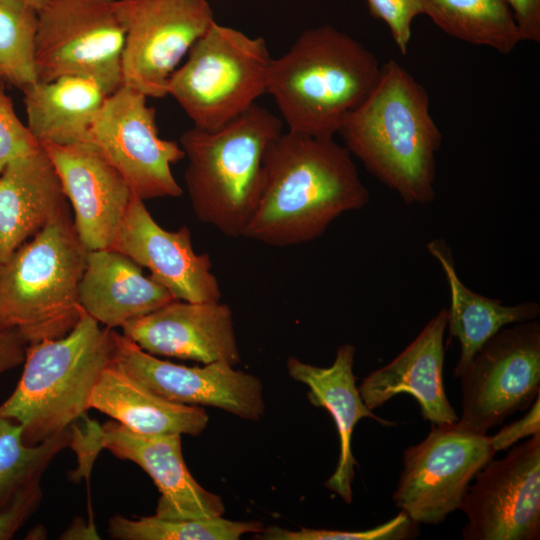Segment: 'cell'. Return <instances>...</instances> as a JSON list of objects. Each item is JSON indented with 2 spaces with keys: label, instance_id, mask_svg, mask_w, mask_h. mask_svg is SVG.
<instances>
[{
  "label": "cell",
  "instance_id": "cell-32",
  "mask_svg": "<svg viewBox=\"0 0 540 540\" xmlns=\"http://www.w3.org/2000/svg\"><path fill=\"white\" fill-rule=\"evenodd\" d=\"M370 14L384 22L401 54L408 51L412 23L422 14L420 0H366Z\"/></svg>",
  "mask_w": 540,
  "mask_h": 540
},
{
  "label": "cell",
  "instance_id": "cell-8",
  "mask_svg": "<svg viewBox=\"0 0 540 540\" xmlns=\"http://www.w3.org/2000/svg\"><path fill=\"white\" fill-rule=\"evenodd\" d=\"M124 43L116 0H45L37 9L36 81L82 76L109 95L122 85Z\"/></svg>",
  "mask_w": 540,
  "mask_h": 540
},
{
  "label": "cell",
  "instance_id": "cell-23",
  "mask_svg": "<svg viewBox=\"0 0 540 540\" xmlns=\"http://www.w3.org/2000/svg\"><path fill=\"white\" fill-rule=\"evenodd\" d=\"M96 409L127 429L142 435H200L208 425L200 406L167 400L110 363L90 399Z\"/></svg>",
  "mask_w": 540,
  "mask_h": 540
},
{
  "label": "cell",
  "instance_id": "cell-9",
  "mask_svg": "<svg viewBox=\"0 0 540 540\" xmlns=\"http://www.w3.org/2000/svg\"><path fill=\"white\" fill-rule=\"evenodd\" d=\"M490 436L457 422L434 425L403 453V470L392 499L418 524H440L460 510L470 483L493 459Z\"/></svg>",
  "mask_w": 540,
  "mask_h": 540
},
{
  "label": "cell",
  "instance_id": "cell-27",
  "mask_svg": "<svg viewBox=\"0 0 540 540\" xmlns=\"http://www.w3.org/2000/svg\"><path fill=\"white\" fill-rule=\"evenodd\" d=\"M70 427L36 445H26L22 427L9 418H0V510L42 475L55 456L71 443Z\"/></svg>",
  "mask_w": 540,
  "mask_h": 540
},
{
  "label": "cell",
  "instance_id": "cell-19",
  "mask_svg": "<svg viewBox=\"0 0 540 540\" xmlns=\"http://www.w3.org/2000/svg\"><path fill=\"white\" fill-rule=\"evenodd\" d=\"M446 329L447 310L442 309L398 356L363 379L358 390L370 410L406 393L417 400L422 417L431 424L459 420L443 383Z\"/></svg>",
  "mask_w": 540,
  "mask_h": 540
},
{
  "label": "cell",
  "instance_id": "cell-17",
  "mask_svg": "<svg viewBox=\"0 0 540 540\" xmlns=\"http://www.w3.org/2000/svg\"><path fill=\"white\" fill-rule=\"evenodd\" d=\"M122 330L124 336L155 356L232 366L241 359L232 311L221 301L173 300L127 321Z\"/></svg>",
  "mask_w": 540,
  "mask_h": 540
},
{
  "label": "cell",
  "instance_id": "cell-7",
  "mask_svg": "<svg viewBox=\"0 0 540 540\" xmlns=\"http://www.w3.org/2000/svg\"><path fill=\"white\" fill-rule=\"evenodd\" d=\"M271 61L263 37H250L214 21L171 74L167 95L194 127L215 130L266 93Z\"/></svg>",
  "mask_w": 540,
  "mask_h": 540
},
{
  "label": "cell",
  "instance_id": "cell-6",
  "mask_svg": "<svg viewBox=\"0 0 540 540\" xmlns=\"http://www.w3.org/2000/svg\"><path fill=\"white\" fill-rule=\"evenodd\" d=\"M87 253L68 210L18 247L0 264V330L17 329L27 345L68 334L83 311Z\"/></svg>",
  "mask_w": 540,
  "mask_h": 540
},
{
  "label": "cell",
  "instance_id": "cell-22",
  "mask_svg": "<svg viewBox=\"0 0 540 540\" xmlns=\"http://www.w3.org/2000/svg\"><path fill=\"white\" fill-rule=\"evenodd\" d=\"M79 299L87 314L110 329L177 300L140 265L112 249L88 251Z\"/></svg>",
  "mask_w": 540,
  "mask_h": 540
},
{
  "label": "cell",
  "instance_id": "cell-29",
  "mask_svg": "<svg viewBox=\"0 0 540 540\" xmlns=\"http://www.w3.org/2000/svg\"><path fill=\"white\" fill-rule=\"evenodd\" d=\"M37 8L25 0H0V79L21 90L36 80Z\"/></svg>",
  "mask_w": 540,
  "mask_h": 540
},
{
  "label": "cell",
  "instance_id": "cell-37",
  "mask_svg": "<svg viewBox=\"0 0 540 540\" xmlns=\"http://www.w3.org/2000/svg\"><path fill=\"white\" fill-rule=\"evenodd\" d=\"M35 6L37 9L42 6V4L45 2V0H25Z\"/></svg>",
  "mask_w": 540,
  "mask_h": 540
},
{
  "label": "cell",
  "instance_id": "cell-36",
  "mask_svg": "<svg viewBox=\"0 0 540 540\" xmlns=\"http://www.w3.org/2000/svg\"><path fill=\"white\" fill-rule=\"evenodd\" d=\"M26 346L17 329L0 330V376L23 363Z\"/></svg>",
  "mask_w": 540,
  "mask_h": 540
},
{
  "label": "cell",
  "instance_id": "cell-34",
  "mask_svg": "<svg viewBox=\"0 0 540 540\" xmlns=\"http://www.w3.org/2000/svg\"><path fill=\"white\" fill-rule=\"evenodd\" d=\"M539 396L536 397L522 418L505 425L496 434L490 436L491 444L496 452L506 450L519 440L540 432Z\"/></svg>",
  "mask_w": 540,
  "mask_h": 540
},
{
  "label": "cell",
  "instance_id": "cell-33",
  "mask_svg": "<svg viewBox=\"0 0 540 540\" xmlns=\"http://www.w3.org/2000/svg\"><path fill=\"white\" fill-rule=\"evenodd\" d=\"M43 497L40 482L20 491L15 498L0 510V540H9L35 513Z\"/></svg>",
  "mask_w": 540,
  "mask_h": 540
},
{
  "label": "cell",
  "instance_id": "cell-25",
  "mask_svg": "<svg viewBox=\"0 0 540 540\" xmlns=\"http://www.w3.org/2000/svg\"><path fill=\"white\" fill-rule=\"evenodd\" d=\"M426 248L439 262L450 291L447 328L460 343L454 377L460 378L477 351L505 326L534 320L540 314L534 301L504 305L470 290L459 278L450 247L443 239L431 240Z\"/></svg>",
  "mask_w": 540,
  "mask_h": 540
},
{
  "label": "cell",
  "instance_id": "cell-28",
  "mask_svg": "<svg viewBox=\"0 0 540 540\" xmlns=\"http://www.w3.org/2000/svg\"><path fill=\"white\" fill-rule=\"evenodd\" d=\"M263 529L257 521H233L222 516L165 519L154 515L129 519L114 515L108 522L109 535L120 540H238Z\"/></svg>",
  "mask_w": 540,
  "mask_h": 540
},
{
  "label": "cell",
  "instance_id": "cell-20",
  "mask_svg": "<svg viewBox=\"0 0 540 540\" xmlns=\"http://www.w3.org/2000/svg\"><path fill=\"white\" fill-rule=\"evenodd\" d=\"M354 356V346L343 344L337 349L334 362L329 367H317L294 357L286 362L290 377L309 387V402L326 409L334 419L340 453L337 466L326 480L325 487L347 504L352 502L354 467L357 465L351 447L356 424L363 418H371L384 426L394 425L376 416L364 403L353 373Z\"/></svg>",
  "mask_w": 540,
  "mask_h": 540
},
{
  "label": "cell",
  "instance_id": "cell-11",
  "mask_svg": "<svg viewBox=\"0 0 540 540\" xmlns=\"http://www.w3.org/2000/svg\"><path fill=\"white\" fill-rule=\"evenodd\" d=\"M142 92L122 84L110 93L90 129V142L144 200L179 197L171 165L185 158L179 142L159 136L156 113Z\"/></svg>",
  "mask_w": 540,
  "mask_h": 540
},
{
  "label": "cell",
  "instance_id": "cell-13",
  "mask_svg": "<svg viewBox=\"0 0 540 540\" xmlns=\"http://www.w3.org/2000/svg\"><path fill=\"white\" fill-rule=\"evenodd\" d=\"M474 480L460 507L464 540L540 538V432L489 461Z\"/></svg>",
  "mask_w": 540,
  "mask_h": 540
},
{
  "label": "cell",
  "instance_id": "cell-5",
  "mask_svg": "<svg viewBox=\"0 0 540 540\" xmlns=\"http://www.w3.org/2000/svg\"><path fill=\"white\" fill-rule=\"evenodd\" d=\"M112 352V329L101 328L83 309L65 336L26 346L22 375L0 404V418L19 423L30 446L69 428L90 409L92 392Z\"/></svg>",
  "mask_w": 540,
  "mask_h": 540
},
{
  "label": "cell",
  "instance_id": "cell-12",
  "mask_svg": "<svg viewBox=\"0 0 540 540\" xmlns=\"http://www.w3.org/2000/svg\"><path fill=\"white\" fill-rule=\"evenodd\" d=\"M125 35L122 84L147 97L167 83L192 45L215 21L207 0H116Z\"/></svg>",
  "mask_w": 540,
  "mask_h": 540
},
{
  "label": "cell",
  "instance_id": "cell-10",
  "mask_svg": "<svg viewBox=\"0 0 540 540\" xmlns=\"http://www.w3.org/2000/svg\"><path fill=\"white\" fill-rule=\"evenodd\" d=\"M461 380L458 424L487 434L540 395V323L505 326L474 355Z\"/></svg>",
  "mask_w": 540,
  "mask_h": 540
},
{
  "label": "cell",
  "instance_id": "cell-1",
  "mask_svg": "<svg viewBox=\"0 0 540 540\" xmlns=\"http://www.w3.org/2000/svg\"><path fill=\"white\" fill-rule=\"evenodd\" d=\"M369 200L345 146L288 130L265 152L260 194L242 237L277 247L306 243Z\"/></svg>",
  "mask_w": 540,
  "mask_h": 540
},
{
  "label": "cell",
  "instance_id": "cell-24",
  "mask_svg": "<svg viewBox=\"0 0 540 540\" xmlns=\"http://www.w3.org/2000/svg\"><path fill=\"white\" fill-rule=\"evenodd\" d=\"M27 127L39 145L90 142V129L108 96L93 79L62 76L22 89Z\"/></svg>",
  "mask_w": 540,
  "mask_h": 540
},
{
  "label": "cell",
  "instance_id": "cell-31",
  "mask_svg": "<svg viewBox=\"0 0 540 540\" xmlns=\"http://www.w3.org/2000/svg\"><path fill=\"white\" fill-rule=\"evenodd\" d=\"M4 83L0 79V172L12 160L40 147L27 125L17 117Z\"/></svg>",
  "mask_w": 540,
  "mask_h": 540
},
{
  "label": "cell",
  "instance_id": "cell-21",
  "mask_svg": "<svg viewBox=\"0 0 540 540\" xmlns=\"http://www.w3.org/2000/svg\"><path fill=\"white\" fill-rule=\"evenodd\" d=\"M0 176V264L67 211L66 196L45 150L9 162Z\"/></svg>",
  "mask_w": 540,
  "mask_h": 540
},
{
  "label": "cell",
  "instance_id": "cell-4",
  "mask_svg": "<svg viewBox=\"0 0 540 540\" xmlns=\"http://www.w3.org/2000/svg\"><path fill=\"white\" fill-rule=\"evenodd\" d=\"M281 133V119L255 103L215 130L193 126L181 134L186 189L202 223L229 237L243 235L260 194L265 152Z\"/></svg>",
  "mask_w": 540,
  "mask_h": 540
},
{
  "label": "cell",
  "instance_id": "cell-15",
  "mask_svg": "<svg viewBox=\"0 0 540 540\" xmlns=\"http://www.w3.org/2000/svg\"><path fill=\"white\" fill-rule=\"evenodd\" d=\"M109 249L151 272V278L177 300L218 302L221 290L207 253L197 254L186 226L162 228L134 194Z\"/></svg>",
  "mask_w": 540,
  "mask_h": 540
},
{
  "label": "cell",
  "instance_id": "cell-2",
  "mask_svg": "<svg viewBox=\"0 0 540 540\" xmlns=\"http://www.w3.org/2000/svg\"><path fill=\"white\" fill-rule=\"evenodd\" d=\"M338 134L350 154L405 203L435 198L442 134L425 88L396 60L381 66L376 86Z\"/></svg>",
  "mask_w": 540,
  "mask_h": 540
},
{
  "label": "cell",
  "instance_id": "cell-30",
  "mask_svg": "<svg viewBox=\"0 0 540 540\" xmlns=\"http://www.w3.org/2000/svg\"><path fill=\"white\" fill-rule=\"evenodd\" d=\"M419 524L400 511L389 521L371 529L341 531L329 529L301 528L289 530L280 527L264 528L260 539L267 540H405L418 536Z\"/></svg>",
  "mask_w": 540,
  "mask_h": 540
},
{
  "label": "cell",
  "instance_id": "cell-26",
  "mask_svg": "<svg viewBox=\"0 0 540 540\" xmlns=\"http://www.w3.org/2000/svg\"><path fill=\"white\" fill-rule=\"evenodd\" d=\"M422 14L453 38L508 54L522 41L504 0H420Z\"/></svg>",
  "mask_w": 540,
  "mask_h": 540
},
{
  "label": "cell",
  "instance_id": "cell-3",
  "mask_svg": "<svg viewBox=\"0 0 540 540\" xmlns=\"http://www.w3.org/2000/svg\"><path fill=\"white\" fill-rule=\"evenodd\" d=\"M376 56L330 25L309 28L272 59L267 90L288 130L334 137L369 96L380 76Z\"/></svg>",
  "mask_w": 540,
  "mask_h": 540
},
{
  "label": "cell",
  "instance_id": "cell-14",
  "mask_svg": "<svg viewBox=\"0 0 540 540\" xmlns=\"http://www.w3.org/2000/svg\"><path fill=\"white\" fill-rule=\"evenodd\" d=\"M111 363L161 397L181 404L222 409L245 420L264 415L263 385L226 362L189 367L161 360L112 329Z\"/></svg>",
  "mask_w": 540,
  "mask_h": 540
},
{
  "label": "cell",
  "instance_id": "cell-18",
  "mask_svg": "<svg viewBox=\"0 0 540 540\" xmlns=\"http://www.w3.org/2000/svg\"><path fill=\"white\" fill-rule=\"evenodd\" d=\"M102 446L116 457L141 467L161 496L155 516L200 519L222 516L220 496L203 488L183 458L181 434L142 435L112 420L102 426Z\"/></svg>",
  "mask_w": 540,
  "mask_h": 540
},
{
  "label": "cell",
  "instance_id": "cell-16",
  "mask_svg": "<svg viewBox=\"0 0 540 540\" xmlns=\"http://www.w3.org/2000/svg\"><path fill=\"white\" fill-rule=\"evenodd\" d=\"M40 146L73 207V224L85 248L109 249L133 195L123 177L91 142Z\"/></svg>",
  "mask_w": 540,
  "mask_h": 540
},
{
  "label": "cell",
  "instance_id": "cell-35",
  "mask_svg": "<svg viewBox=\"0 0 540 540\" xmlns=\"http://www.w3.org/2000/svg\"><path fill=\"white\" fill-rule=\"evenodd\" d=\"M511 9L522 41L540 43V0H504Z\"/></svg>",
  "mask_w": 540,
  "mask_h": 540
}]
</instances>
